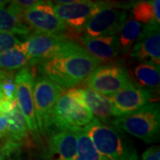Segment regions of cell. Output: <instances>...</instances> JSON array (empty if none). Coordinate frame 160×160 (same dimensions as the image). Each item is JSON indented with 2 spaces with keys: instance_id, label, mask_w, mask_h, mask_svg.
<instances>
[{
  "instance_id": "cell-3",
  "label": "cell",
  "mask_w": 160,
  "mask_h": 160,
  "mask_svg": "<svg viewBox=\"0 0 160 160\" xmlns=\"http://www.w3.org/2000/svg\"><path fill=\"white\" fill-rule=\"evenodd\" d=\"M92 118L90 110L69 89L63 92L52 110L46 135L62 130L83 129Z\"/></svg>"
},
{
  "instance_id": "cell-26",
  "label": "cell",
  "mask_w": 160,
  "mask_h": 160,
  "mask_svg": "<svg viewBox=\"0 0 160 160\" xmlns=\"http://www.w3.org/2000/svg\"><path fill=\"white\" fill-rule=\"evenodd\" d=\"M20 44L22 42L14 35L0 31V54L11 50Z\"/></svg>"
},
{
  "instance_id": "cell-10",
  "label": "cell",
  "mask_w": 160,
  "mask_h": 160,
  "mask_svg": "<svg viewBox=\"0 0 160 160\" xmlns=\"http://www.w3.org/2000/svg\"><path fill=\"white\" fill-rule=\"evenodd\" d=\"M21 20L35 32L46 34H64L67 26L55 15L50 1H44L25 12Z\"/></svg>"
},
{
  "instance_id": "cell-19",
  "label": "cell",
  "mask_w": 160,
  "mask_h": 160,
  "mask_svg": "<svg viewBox=\"0 0 160 160\" xmlns=\"http://www.w3.org/2000/svg\"><path fill=\"white\" fill-rule=\"evenodd\" d=\"M30 60L27 54L23 42L12 49L0 54V69L15 70L29 68Z\"/></svg>"
},
{
  "instance_id": "cell-9",
  "label": "cell",
  "mask_w": 160,
  "mask_h": 160,
  "mask_svg": "<svg viewBox=\"0 0 160 160\" xmlns=\"http://www.w3.org/2000/svg\"><path fill=\"white\" fill-rule=\"evenodd\" d=\"M120 6L122 4L114 3L98 12L88 21L83 31H86V35L92 38L118 36L128 16L126 10L117 8Z\"/></svg>"
},
{
  "instance_id": "cell-30",
  "label": "cell",
  "mask_w": 160,
  "mask_h": 160,
  "mask_svg": "<svg viewBox=\"0 0 160 160\" xmlns=\"http://www.w3.org/2000/svg\"><path fill=\"white\" fill-rule=\"evenodd\" d=\"M4 102H6V100L4 97V95H3V93H2V92L0 90V103Z\"/></svg>"
},
{
  "instance_id": "cell-22",
  "label": "cell",
  "mask_w": 160,
  "mask_h": 160,
  "mask_svg": "<svg viewBox=\"0 0 160 160\" xmlns=\"http://www.w3.org/2000/svg\"><path fill=\"white\" fill-rule=\"evenodd\" d=\"M0 31L26 38L30 34L31 29L20 18L3 7L0 8Z\"/></svg>"
},
{
  "instance_id": "cell-2",
  "label": "cell",
  "mask_w": 160,
  "mask_h": 160,
  "mask_svg": "<svg viewBox=\"0 0 160 160\" xmlns=\"http://www.w3.org/2000/svg\"><path fill=\"white\" fill-rule=\"evenodd\" d=\"M83 130L98 152L109 160H138L132 143L115 126L103 124L93 118Z\"/></svg>"
},
{
  "instance_id": "cell-6",
  "label": "cell",
  "mask_w": 160,
  "mask_h": 160,
  "mask_svg": "<svg viewBox=\"0 0 160 160\" xmlns=\"http://www.w3.org/2000/svg\"><path fill=\"white\" fill-rule=\"evenodd\" d=\"M64 92L54 82L40 75L35 78L33 88L35 115L40 134L46 136L50 115L58 99Z\"/></svg>"
},
{
  "instance_id": "cell-21",
  "label": "cell",
  "mask_w": 160,
  "mask_h": 160,
  "mask_svg": "<svg viewBox=\"0 0 160 160\" xmlns=\"http://www.w3.org/2000/svg\"><path fill=\"white\" fill-rule=\"evenodd\" d=\"M134 77L141 87L150 90L159 87L160 72L159 66L141 63L134 68Z\"/></svg>"
},
{
  "instance_id": "cell-8",
  "label": "cell",
  "mask_w": 160,
  "mask_h": 160,
  "mask_svg": "<svg viewBox=\"0 0 160 160\" xmlns=\"http://www.w3.org/2000/svg\"><path fill=\"white\" fill-rule=\"evenodd\" d=\"M14 83L16 86V102L19 110L24 118L28 130L32 137L38 142L40 133L36 120L34 101H33V88L35 78L29 68L20 69L15 76Z\"/></svg>"
},
{
  "instance_id": "cell-13",
  "label": "cell",
  "mask_w": 160,
  "mask_h": 160,
  "mask_svg": "<svg viewBox=\"0 0 160 160\" xmlns=\"http://www.w3.org/2000/svg\"><path fill=\"white\" fill-rule=\"evenodd\" d=\"M131 57L142 63L159 66L160 33L158 23L144 25L142 33L132 49Z\"/></svg>"
},
{
  "instance_id": "cell-25",
  "label": "cell",
  "mask_w": 160,
  "mask_h": 160,
  "mask_svg": "<svg viewBox=\"0 0 160 160\" xmlns=\"http://www.w3.org/2000/svg\"><path fill=\"white\" fill-rule=\"evenodd\" d=\"M44 1L41 0H17V1H10L9 6L6 8L8 11L14 14L15 16L20 18L22 14L30 8H33L39 4H42Z\"/></svg>"
},
{
  "instance_id": "cell-5",
  "label": "cell",
  "mask_w": 160,
  "mask_h": 160,
  "mask_svg": "<svg viewBox=\"0 0 160 160\" xmlns=\"http://www.w3.org/2000/svg\"><path fill=\"white\" fill-rule=\"evenodd\" d=\"M55 15L62 22L68 29L83 31L84 27L95 13L106 7L112 6L114 2L107 1H86V0H69V1H50Z\"/></svg>"
},
{
  "instance_id": "cell-27",
  "label": "cell",
  "mask_w": 160,
  "mask_h": 160,
  "mask_svg": "<svg viewBox=\"0 0 160 160\" xmlns=\"http://www.w3.org/2000/svg\"><path fill=\"white\" fill-rule=\"evenodd\" d=\"M0 90L6 101H13L16 97V86L11 78L0 80Z\"/></svg>"
},
{
  "instance_id": "cell-14",
  "label": "cell",
  "mask_w": 160,
  "mask_h": 160,
  "mask_svg": "<svg viewBox=\"0 0 160 160\" xmlns=\"http://www.w3.org/2000/svg\"><path fill=\"white\" fill-rule=\"evenodd\" d=\"M76 97L90 110L93 118L103 124L109 122L113 116L112 104L109 97H106L89 88L69 89Z\"/></svg>"
},
{
  "instance_id": "cell-16",
  "label": "cell",
  "mask_w": 160,
  "mask_h": 160,
  "mask_svg": "<svg viewBox=\"0 0 160 160\" xmlns=\"http://www.w3.org/2000/svg\"><path fill=\"white\" fill-rule=\"evenodd\" d=\"M79 40L82 47L100 63L112 60L121 53L118 36L92 38L85 34Z\"/></svg>"
},
{
  "instance_id": "cell-28",
  "label": "cell",
  "mask_w": 160,
  "mask_h": 160,
  "mask_svg": "<svg viewBox=\"0 0 160 160\" xmlns=\"http://www.w3.org/2000/svg\"><path fill=\"white\" fill-rule=\"evenodd\" d=\"M142 160H160V150L158 146L150 147L144 151L142 157Z\"/></svg>"
},
{
  "instance_id": "cell-7",
  "label": "cell",
  "mask_w": 160,
  "mask_h": 160,
  "mask_svg": "<svg viewBox=\"0 0 160 160\" xmlns=\"http://www.w3.org/2000/svg\"><path fill=\"white\" fill-rule=\"evenodd\" d=\"M87 87L102 95H112L132 83L128 70L117 64L99 65L85 80Z\"/></svg>"
},
{
  "instance_id": "cell-31",
  "label": "cell",
  "mask_w": 160,
  "mask_h": 160,
  "mask_svg": "<svg viewBox=\"0 0 160 160\" xmlns=\"http://www.w3.org/2000/svg\"><path fill=\"white\" fill-rule=\"evenodd\" d=\"M4 137H6V136H4V135H0V140H1L2 138H4Z\"/></svg>"
},
{
  "instance_id": "cell-1",
  "label": "cell",
  "mask_w": 160,
  "mask_h": 160,
  "mask_svg": "<svg viewBox=\"0 0 160 160\" xmlns=\"http://www.w3.org/2000/svg\"><path fill=\"white\" fill-rule=\"evenodd\" d=\"M100 65L78 43L68 39L49 57L36 65L40 75L62 88L71 89L82 83Z\"/></svg>"
},
{
  "instance_id": "cell-18",
  "label": "cell",
  "mask_w": 160,
  "mask_h": 160,
  "mask_svg": "<svg viewBox=\"0 0 160 160\" xmlns=\"http://www.w3.org/2000/svg\"><path fill=\"white\" fill-rule=\"evenodd\" d=\"M159 0L134 2L130 5L132 19L143 25L151 23L159 24Z\"/></svg>"
},
{
  "instance_id": "cell-29",
  "label": "cell",
  "mask_w": 160,
  "mask_h": 160,
  "mask_svg": "<svg viewBox=\"0 0 160 160\" xmlns=\"http://www.w3.org/2000/svg\"><path fill=\"white\" fill-rule=\"evenodd\" d=\"M8 126V119L6 115H0V135H6V130Z\"/></svg>"
},
{
  "instance_id": "cell-24",
  "label": "cell",
  "mask_w": 160,
  "mask_h": 160,
  "mask_svg": "<svg viewBox=\"0 0 160 160\" xmlns=\"http://www.w3.org/2000/svg\"><path fill=\"white\" fill-rule=\"evenodd\" d=\"M23 144L6 140L0 147V160H21Z\"/></svg>"
},
{
  "instance_id": "cell-4",
  "label": "cell",
  "mask_w": 160,
  "mask_h": 160,
  "mask_svg": "<svg viewBox=\"0 0 160 160\" xmlns=\"http://www.w3.org/2000/svg\"><path fill=\"white\" fill-rule=\"evenodd\" d=\"M112 124L121 132L129 133L147 143L157 142L160 133L159 104L148 103L131 114L116 118Z\"/></svg>"
},
{
  "instance_id": "cell-23",
  "label": "cell",
  "mask_w": 160,
  "mask_h": 160,
  "mask_svg": "<svg viewBox=\"0 0 160 160\" xmlns=\"http://www.w3.org/2000/svg\"><path fill=\"white\" fill-rule=\"evenodd\" d=\"M77 140L76 160H109L98 152L89 136L83 129L77 131Z\"/></svg>"
},
{
  "instance_id": "cell-17",
  "label": "cell",
  "mask_w": 160,
  "mask_h": 160,
  "mask_svg": "<svg viewBox=\"0 0 160 160\" xmlns=\"http://www.w3.org/2000/svg\"><path fill=\"white\" fill-rule=\"evenodd\" d=\"M4 115H6L8 119L6 139L14 142L28 144L29 139V130L23 116L18 109V106H15L9 112Z\"/></svg>"
},
{
  "instance_id": "cell-20",
  "label": "cell",
  "mask_w": 160,
  "mask_h": 160,
  "mask_svg": "<svg viewBox=\"0 0 160 160\" xmlns=\"http://www.w3.org/2000/svg\"><path fill=\"white\" fill-rule=\"evenodd\" d=\"M144 25L135 22L132 18H127L118 35L120 51L126 53L137 42L142 33Z\"/></svg>"
},
{
  "instance_id": "cell-15",
  "label": "cell",
  "mask_w": 160,
  "mask_h": 160,
  "mask_svg": "<svg viewBox=\"0 0 160 160\" xmlns=\"http://www.w3.org/2000/svg\"><path fill=\"white\" fill-rule=\"evenodd\" d=\"M77 131L62 130L49 134L48 149L51 160H76Z\"/></svg>"
},
{
  "instance_id": "cell-12",
  "label": "cell",
  "mask_w": 160,
  "mask_h": 160,
  "mask_svg": "<svg viewBox=\"0 0 160 160\" xmlns=\"http://www.w3.org/2000/svg\"><path fill=\"white\" fill-rule=\"evenodd\" d=\"M25 39L23 46L30 60V66H36L41 60L52 54L69 38L65 34H46L34 31L30 32Z\"/></svg>"
},
{
  "instance_id": "cell-11",
  "label": "cell",
  "mask_w": 160,
  "mask_h": 160,
  "mask_svg": "<svg viewBox=\"0 0 160 160\" xmlns=\"http://www.w3.org/2000/svg\"><path fill=\"white\" fill-rule=\"evenodd\" d=\"M152 92L134 84L127 86L109 96L113 108L114 118L131 114L150 102Z\"/></svg>"
}]
</instances>
